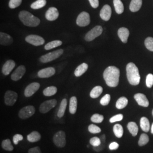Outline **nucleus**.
Segmentation results:
<instances>
[{"mask_svg":"<svg viewBox=\"0 0 153 153\" xmlns=\"http://www.w3.org/2000/svg\"><path fill=\"white\" fill-rule=\"evenodd\" d=\"M28 153H42L41 152L40 148L39 147H35V148H31L28 150Z\"/></svg>","mask_w":153,"mask_h":153,"instance_id":"obj_47","label":"nucleus"},{"mask_svg":"<svg viewBox=\"0 0 153 153\" xmlns=\"http://www.w3.org/2000/svg\"><path fill=\"white\" fill-rule=\"evenodd\" d=\"M113 131H114L116 137H117L119 138L123 137V135L124 133V129H123V126L120 124H117L114 126Z\"/></svg>","mask_w":153,"mask_h":153,"instance_id":"obj_31","label":"nucleus"},{"mask_svg":"<svg viewBox=\"0 0 153 153\" xmlns=\"http://www.w3.org/2000/svg\"><path fill=\"white\" fill-rule=\"evenodd\" d=\"M63 53H64L63 49H58V50H56L55 51L49 52L48 53H47L43 56H42L40 57L39 60L43 63L49 62L55 60L57 58H59L60 56L63 54Z\"/></svg>","mask_w":153,"mask_h":153,"instance_id":"obj_4","label":"nucleus"},{"mask_svg":"<svg viewBox=\"0 0 153 153\" xmlns=\"http://www.w3.org/2000/svg\"><path fill=\"white\" fill-rule=\"evenodd\" d=\"M17 99H18L17 93L13 91L8 90L6 92L4 96L5 103L7 105L12 106L16 103Z\"/></svg>","mask_w":153,"mask_h":153,"instance_id":"obj_10","label":"nucleus"},{"mask_svg":"<svg viewBox=\"0 0 153 153\" xmlns=\"http://www.w3.org/2000/svg\"><path fill=\"white\" fill-rule=\"evenodd\" d=\"M127 128L128 131L131 133L133 136H137L138 131V127L136 123L133 121L129 122L127 125Z\"/></svg>","mask_w":153,"mask_h":153,"instance_id":"obj_24","label":"nucleus"},{"mask_svg":"<svg viewBox=\"0 0 153 153\" xmlns=\"http://www.w3.org/2000/svg\"><path fill=\"white\" fill-rule=\"evenodd\" d=\"M90 143L93 147H97L101 144V140L98 137H94L90 140Z\"/></svg>","mask_w":153,"mask_h":153,"instance_id":"obj_41","label":"nucleus"},{"mask_svg":"<svg viewBox=\"0 0 153 153\" xmlns=\"http://www.w3.org/2000/svg\"><path fill=\"white\" fill-rule=\"evenodd\" d=\"M117 34L123 43H127L128 39L129 36V31L128 28L126 27L120 28L118 30Z\"/></svg>","mask_w":153,"mask_h":153,"instance_id":"obj_19","label":"nucleus"},{"mask_svg":"<svg viewBox=\"0 0 153 153\" xmlns=\"http://www.w3.org/2000/svg\"><path fill=\"white\" fill-rule=\"evenodd\" d=\"M134 98L139 105L144 107H148L149 106V102L145 95L141 93H137L134 95Z\"/></svg>","mask_w":153,"mask_h":153,"instance_id":"obj_15","label":"nucleus"},{"mask_svg":"<svg viewBox=\"0 0 153 153\" xmlns=\"http://www.w3.org/2000/svg\"><path fill=\"white\" fill-rule=\"evenodd\" d=\"M145 45L146 48L153 52V38L149 37L145 40Z\"/></svg>","mask_w":153,"mask_h":153,"instance_id":"obj_39","label":"nucleus"},{"mask_svg":"<svg viewBox=\"0 0 153 153\" xmlns=\"http://www.w3.org/2000/svg\"><path fill=\"white\" fill-rule=\"evenodd\" d=\"M114 5L115 7V11L118 14H121L124 12V5L121 0H114Z\"/></svg>","mask_w":153,"mask_h":153,"instance_id":"obj_29","label":"nucleus"},{"mask_svg":"<svg viewBox=\"0 0 153 153\" xmlns=\"http://www.w3.org/2000/svg\"><path fill=\"white\" fill-rule=\"evenodd\" d=\"M62 44V42L61 40H53L46 44L44 46V48L45 50H50V49L56 48L57 47H59Z\"/></svg>","mask_w":153,"mask_h":153,"instance_id":"obj_32","label":"nucleus"},{"mask_svg":"<svg viewBox=\"0 0 153 153\" xmlns=\"http://www.w3.org/2000/svg\"><path fill=\"white\" fill-rule=\"evenodd\" d=\"M112 14L111 8L108 5H105L100 12V18L105 21H109Z\"/></svg>","mask_w":153,"mask_h":153,"instance_id":"obj_17","label":"nucleus"},{"mask_svg":"<svg viewBox=\"0 0 153 153\" xmlns=\"http://www.w3.org/2000/svg\"><path fill=\"white\" fill-rule=\"evenodd\" d=\"M140 126L142 131L145 132H148L150 129V123L148 118L146 117H142L140 119Z\"/></svg>","mask_w":153,"mask_h":153,"instance_id":"obj_23","label":"nucleus"},{"mask_svg":"<svg viewBox=\"0 0 153 153\" xmlns=\"http://www.w3.org/2000/svg\"><path fill=\"white\" fill-rule=\"evenodd\" d=\"M57 104V100L56 99H51L45 101L40 104L39 111L42 114H46L51 109L53 108Z\"/></svg>","mask_w":153,"mask_h":153,"instance_id":"obj_9","label":"nucleus"},{"mask_svg":"<svg viewBox=\"0 0 153 153\" xmlns=\"http://www.w3.org/2000/svg\"><path fill=\"white\" fill-rule=\"evenodd\" d=\"M47 4L46 0H37L31 5V7L33 9H39L43 7Z\"/></svg>","mask_w":153,"mask_h":153,"instance_id":"obj_34","label":"nucleus"},{"mask_svg":"<svg viewBox=\"0 0 153 153\" xmlns=\"http://www.w3.org/2000/svg\"><path fill=\"white\" fill-rule=\"evenodd\" d=\"M152 114H153V111H152Z\"/></svg>","mask_w":153,"mask_h":153,"instance_id":"obj_51","label":"nucleus"},{"mask_svg":"<svg viewBox=\"0 0 153 153\" xmlns=\"http://www.w3.org/2000/svg\"><path fill=\"white\" fill-rule=\"evenodd\" d=\"M53 141L58 148H64L66 145L65 133L64 131L57 132L53 138Z\"/></svg>","mask_w":153,"mask_h":153,"instance_id":"obj_6","label":"nucleus"},{"mask_svg":"<svg viewBox=\"0 0 153 153\" xmlns=\"http://www.w3.org/2000/svg\"><path fill=\"white\" fill-rule=\"evenodd\" d=\"M19 18L23 24L28 27H36L39 25L40 20L27 11L23 10L19 14Z\"/></svg>","mask_w":153,"mask_h":153,"instance_id":"obj_3","label":"nucleus"},{"mask_svg":"<svg viewBox=\"0 0 153 153\" xmlns=\"http://www.w3.org/2000/svg\"><path fill=\"white\" fill-rule=\"evenodd\" d=\"M40 88V84L38 82H33L28 85L25 90L26 97H30L36 93Z\"/></svg>","mask_w":153,"mask_h":153,"instance_id":"obj_12","label":"nucleus"},{"mask_svg":"<svg viewBox=\"0 0 153 153\" xmlns=\"http://www.w3.org/2000/svg\"><path fill=\"white\" fill-rule=\"evenodd\" d=\"M25 40L28 43L35 46L42 45L45 42L44 39L36 35H30L26 38Z\"/></svg>","mask_w":153,"mask_h":153,"instance_id":"obj_11","label":"nucleus"},{"mask_svg":"<svg viewBox=\"0 0 153 153\" xmlns=\"http://www.w3.org/2000/svg\"><path fill=\"white\" fill-rule=\"evenodd\" d=\"M151 133L153 134V123L152 124V126H151Z\"/></svg>","mask_w":153,"mask_h":153,"instance_id":"obj_50","label":"nucleus"},{"mask_svg":"<svg viewBox=\"0 0 153 153\" xmlns=\"http://www.w3.org/2000/svg\"><path fill=\"white\" fill-rule=\"evenodd\" d=\"M123 119V115L122 114H118V115H115L113 117H112L109 119V122L111 123H114L115 122L120 121Z\"/></svg>","mask_w":153,"mask_h":153,"instance_id":"obj_45","label":"nucleus"},{"mask_svg":"<svg viewBox=\"0 0 153 153\" xmlns=\"http://www.w3.org/2000/svg\"><path fill=\"white\" fill-rule=\"evenodd\" d=\"M66 106H67V100L66 99H63L61 102L60 107L57 112V116L61 118L64 116V115L65 114Z\"/></svg>","mask_w":153,"mask_h":153,"instance_id":"obj_28","label":"nucleus"},{"mask_svg":"<svg viewBox=\"0 0 153 153\" xmlns=\"http://www.w3.org/2000/svg\"><path fill=\"white\" fill-rule=\"evenodd\" d=\"M23 139V137L22 136V135L19 134H16V135H14L13 138V141L15 145H18V142L22 141Z\"/></svg>","mask_w":153,"mask_h":153,"instance_id":"obj_46","label":"nucleus"},{"mask_svg":"<svg viewBox=\"0 0 153 153\" xmlns=\"http://www.w3.org/2000/svg\"><path fill=\"white\" fill-rule=\"evenodd\" d=\"M126 70L128 82L131 85H138L140 82L141 78L138 69L136 65L133 62H129L126 65Z\"/></svg>","mask_w":153,"mask_h":153,"instance_id":"obj_2","label":"nucleus"},{"mask_svg":"<svg viewBox=\"0 0 153 153\" xmlns=\"http://www.w3.org/2000/svg\"><path fill=\"white\" fill-rule=\"evenodd\" d=\"M103 78L109 87L115 88L117 86L119 83L120 71L116 66H109L105 69Z\"/></svg>","mask_w":153,"mask_h":153,"instance_id":"obj_1","label":"nucleus"},{"mask_svg":"<svg viewBox=\"0 0 153 153\" xmlns=\"http://www.w3.org/2000/svg\"><path fill=\"white\" fill-rule=\"evenodd\" d=\"M76 23L79 27H85L88 26L90 23L89 14L86 11H83L80 13L76 18Z\"/></svg>","mask_w":153,"mask_h":153,"instance_id":"obj_8","label":"nucleus"},{"mask_svg":"<svg viewBox=\"0 0 153 153\" xmlns=\"http://www.w3.org/2000/svg\"><path fill=\"white\" fill-rule=\"evenodd\" d=\"M22 0H10L9 6L11 9H15L22 4Z\"/></svg>","mask_w":153,"mask_h":153,"instance_id":"obj_43","label":"nucleus"},{"mask_svg":"<svg viewBox=\"0 0 153 153\" xmlns=\"http://www.w3.org/2000/svg\"><path fill=\"white\" fill-rule=\"evenodd\" d=\"M110 100H111V95L109 94H105L104 97L100 99V103L102 105L105 106L109 104Z\"/></svg>","mask_w":153,"mask_h":153,"instance_id":"obj_42","label":"nucleus"},{"mask_svg":"<svg viewBox=\"0 0 153 153\" xmlns=\"http://www.w3.org/2000/svg\"><path fill=\"white\" fill-rule=\"evenodd\" d=\"M59 13L58 10L55 7H51L45 13V18L49 21H53L58 18Z\"/></svg>","mask_w":153,"mask_h":153,"instance_id":"obj_16","label":"nucleus"},{"mask_svg":"<svg viewBox=\"0 0 153 153\" xmlns=\"http://www.w3.org/2000/svg\"><path fill=\"white\" fill-rule=\"evenodd\" d=\"M13 40L11 36L5 33H0V44L2 45L7 46L12 44Z\"/></svg>","mask_w":153,"mask_h":153,"instance_id":"obj_20","label":"nucleus"},{"mask_svg":"<svg viewBox=\"0 0 153 153\" xmlns=\"http://www.w3.org/2000/svg\"><path fill=\"white\" fill-rule=\"evenodd\" d=\"M128 103V100L126 97H121L119 99L116 103V107L117 109H123Z\"/></svg>","mask_w":153,"mask_h":153,"instance_id":"obj_30","label":"nucleus"},{"mask_svg":"<svg viewBox=\"0 0 153 153\" xmlns=\"http://www.w3.org/2000/svg\"><path fill=\"white\" fill-rule=\"evenodd\" d=\"M119 147V145L116 142H113L109 144V149L111 150H115Z\"/></svg>","mask_w":153,"mask_h":153,"instance_id":"obj_48","label":"nucleus"},{"mask_svg":"<svg viewBox=\"0 0 153 153\" xmlns=\"http://www.w3.org/2000/svg\"><path fill=\"white\" fill-rule=\"evenodd\" d=\"M142 4V0H131L129 9L131 12H137L141 9Z\"/></svg>","mask_w":153,"mask_h":153,"instance_id":"obj_21","label":"nucleus"},{"mask_svg":"<svg viewBox=\"0 0 153 153\" xmlns=\"http://www.w3.org/2000/svg\"><path fill=\"white\" fill-rule=\"evenodd\" d=\"M103 92V88L100 86H97L93 88L91 91L90 96L91 98L95 99L98 98Z\"/></svg>","mask_w":153,"mask_h":153,"instance_id":"obj_26","label":"nucleus"},{"mask_svg":"<svg viewBox=\"0 0 153 153\" xmlns=\"http://www.w3.org/2000/svg\"><path fill=\"white\" fill-rule=\"evenodd\" d=\"M104 120V116L103 115L95 114L91 117V121L95 123H101Z\"/></svg>","mask_w":153,"mask_h":153,"instance_id":"obj_38","label":"nucleus"},{"mask_svg":"<svg viewBox=\"0 0 153 153\" xmlns=\"http://www.w3.org/2000/svg\"><path fill=\"white\" fill-rule=\"evenodd\" d=\"M27 138L29 142H38L41 139V135L38 131H33L28 135Z\"/></svg>","mask_w":153,"mask_h":153,"instance_id":"obj_25","label":"nucleus"},{"mask_svg":"<svg viewBox=\"0 0 153 153\" xmlns=\"http://www.w3.org/2000/svg\"><path fill=\"white\" fill-rule=\"evenodd\" d=\"M149 141V137L146 134L143 133L141 134L140 140L138 141V145L140 146H143L146 145Z\"/></svg>","mask_w":153,"mask_h":153,"instance_id":"obj_37","label":"nucleus"},{"mask_svg":"<svg viewBox=\"0 0 153 153\" xmlns=\"http://www.w3.org/2000/svg\"><path fill=\"white\" fill-rule=\"evenodd\" d=\"M90 4L93 8H97L99 6V0H88Z\"/></svg>","mask_w":153,"mask_h":153,"instance_id":"obj_49","label":"nucleus"},{"mask_svg":"<svg viewBox=\"0 0 153 153\" xmlns=\"http://www.w3.org/2000/svg\"><path fill=\"white\" fill-rule=\"evenodd\" d=\"M56 73V70L53 67H48L39 71L38 76L39 78H45L53 76Z\"/></svg>","mask_w":153,"mask_h":153,"instance_id":"obj_14","label":"nucleus"},{"mask_svg":"<svg viewBox=\"0 0 153 153\" xmlns=\"http://www.w3.org/2000/svg\"><path fill=\"white\" fill-rule=\"evenodd\" d=\"M16 66V62L12 60H9L6 61L5 63L3 65L2 69V73L5 75L7 76L9 75L11 71L13 70V69Z\"/></svg>","mask_w":153,"mask_h":153,"instance_id":"obj_18","label":"nucleus"},{"mask_svg":"<svg viewBox=\"0 0 153 153\" xmlns=\"http://www.w3.org/2000/svg\"><path fill=\"white\" fill-rule=\"evenodd\" d=\"M35 113V108L33 105H27L22 108L19 112V117L23 120L31 117Z\"/></svg>","mask_w":153,"mask_h":153,"instance_id":"obj_7","label":"nucleus"},{"mask_svg":"<svg viewBox=\"0 0 153 153\" xmlns=\"http://www.w3.org/2000/svg\"><path fill=\"white\" fill-rule=\"evenodd\" d=\"M77 109V99L76 97H72L69 102V112L71 114H75Z\"/></svg>","mask_w":153,"mask_h":153,"instance_id":"obj_27","label":"nucleus"},{"mask_svg":"<svg viewBox=\"0 0 153 153\" xmlns=\"http://www.w3.org/2000/svg\"><path fill=\"white\" fill-rule=\"evenodd\" d=\"M57 88L55 86H49L45 88L43 90V94L46 97H51L57 93Z\"/></svg>","mask_w":153,"mask_h":153,"instance_id":"obj_33","label":"nucleus"},{"mask_svg":"<svg viewBox=\"0 0 153 153\" xmlns=\"http://www.w3.org/2000/svg\"><path fill=\"white\" fill-rule=\"evenodd\" d=\"M100 140H101V144L97 147H93V149L97 152H99L102 151L105 147V134H103L100 136Z\"/></svg>","mask_w":153,"mask_h":153,"instance_id":"obj_36","label":"nucleus"},{"mask_svg":"<svg viewBox=\"0 0 153 153\" xmlns=\"http://www.w3.org/2000/svg\"><path fill=\"white\" fill-rule=\"evenodd\" d=\"M103 33V28L100 26H97L89 31L85 35V39L87 42L93 41L99 36Z\"/></svg>","mask_w":153,"mask_h":153,"instance_id":"obj_5","label":"nucleus"},{"mask_svg":"<svg viewBox=\"0 0 153 153\" xmlns=\"http://www.w3.org/2000/svg\"><path fill=\"white\" fill-rule=\"evenodd\" d=\"M88 67V66L86 63H82V64L79 65L76 68L74 71L75 76H81L82 74H83L86 71H87Z\"/></svg>","mask_w":153,"mask_h":153,"instance_id":"obj_22","label":"nucleus"},{"mask_svg":"<svg viewBox=\"0 0 153 153\" xmlns=\"http://www.w3.org/2000/svg\"><path fill=\"white\" fill-rule=\"evenodd\" d=\"M146 84L147 87L151 88L153 86V75L152 74H149L146 76Z\"/></svg>","mask_w":153,"mask_h":153,"instance_id":"obj_44","label":"nucleus"},{"mask_svg":"<svg viewBox=\"0 0 153 153\" xmlns=\"http://www.w3.org/2000/svg\"><path fill=\"white\" fill-rule=\"evenodd\" d=\"M88 130L90 133H93V134L99 133L101 131V129L99 126L94 125V124H91L88 126Z\"/></svg>","mask_w":153,"mask_h":153,"instance_id":"obj_40","label":"nucleus"},{"mask_svg":"<svg viewBox=\"0 0 153 153\" xmlns=\"http://www.w3.org/2000/svg\"><path fill=\"white\" fill-rule=\"evenodd\" d=\"M1 146L4 150L9 152L13 151L14 149L13 145H11V141L9 139H6L2 141L1 143Z\"/></svg>","mask_w":153,"mask_h":153,"instance_id":"obj_35","label":"nucleus"},{"mask_svg":"<svg viewBox=\"0 0 153 153\" xmlns=\"http://www.w3.org/2000/svg\"><path fill=\"white\" fill-rule=\"evenodd\" d=\"M26 73V68L24 65L18 66L11 74V79L13 81H17L21 79Z\"/></svg>","mask_w":153,"mask_h":153,"instance_id":"obj_13","label":"nucleus"}]
</instances>
